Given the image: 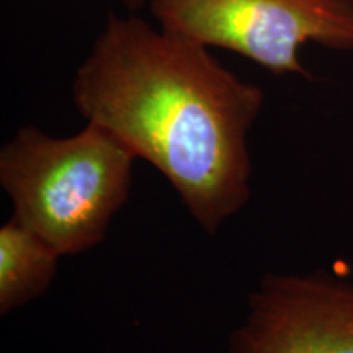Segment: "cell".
Listing matches in <instances>:
<instances>
[{
  "label": "cell",
  "mask_w": 353,
  "mask_h": 353,
  "mask_svg": "<svg viewBox=\"0 0 353 353\" xmlns=\"http://www.w3.org/2000/svg\"><path fill=\"white\" fill-rule=\"evenodd\" d=\"M72 101L87 123L103 126L156 167L208 236L249 201L247 138L265 94L224 68L210 48L134 13H108L74 76Z\"/></svg>",
  "instance_id": "cell-1"
},
{
  "label": "cell",
  "mask_w": 353,
  "mask_h": 353,
  "mask_svg": "<svg viewBox=\"0 0 353 353\" xmlns=\"http://www.w3.org/2000/svg\"><path fill=\"white\" fill-rule=\"evenodd\" d=\"M134 161L113 132L95 123L68 138L30 125L0 149V185L13 218L61 255H77L105 239L126 205Z\"/></svg>",
  "instance_id": "cell-2"
},
{
  "label": "cell",
  "mask_w": 353,
  "mask_h": 353,
  "mask_svg": "<svg viewBox=\"0 0 353 353\" xmlns=\"http://www.w3.org/2000/svg\"><path fill=\"white\" fill-rule=\"evenodd\" d=\"M164 32L223 48L275 76L311 79L299 48L353 51V0H151Z\"/></svg>",
  "instance_id": "cell-3"
},
{
  "label": "cell",
  "mask_w": 353,
  "mask_h": 353,
  "mask_svg": "<svg viewBox=\"0 0 353 353\" xmlns=\"http://www.w3.org/2000/svg\"><path fill=\"white\" fill-rule=\"evenodd\" d=\"M228 353H353V281L327 270L265 273Z\"/></svg>",
  "instance_id": "cell-4"
},
{
  "label": "cell",
  "mask_w": 353,
  "mask_h": 353,
  "mask_svg": "<svg viewBox=\"0 0 353 353\" xmlns=\"http://www.w3.org/2000/svg\"><path fill=\"white\" fill-rule=\"evenodd\" d=\"M63 257L38 232L12 218L0 228V314L6 316L50 288Z\"/></svg>",
  "instance_id": "cell-5"
},
{
  "label": "cell",
  "mask_w": 353,
  "mask_h": 353,
  "mask_svg": "<svg viewBox=\"0 0 353 353\" xmlns=\"http://www.w3.org/2000/svg\"><path fill=\"white\" fill-rule=\"evenodd\" d=\"M123 6H125L130 13L138 12L139 8H143V6L145 3V0H121Z\"/></svg>",
  "instance_id": "cell-6"
}]
</instances>
